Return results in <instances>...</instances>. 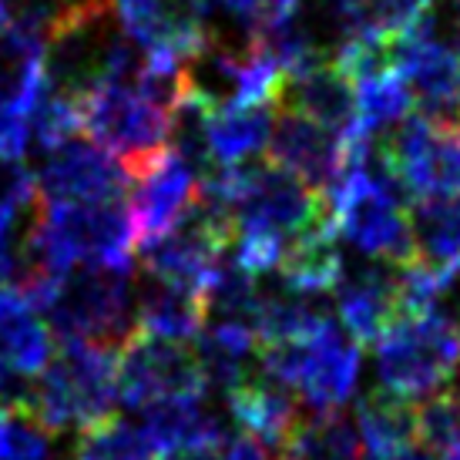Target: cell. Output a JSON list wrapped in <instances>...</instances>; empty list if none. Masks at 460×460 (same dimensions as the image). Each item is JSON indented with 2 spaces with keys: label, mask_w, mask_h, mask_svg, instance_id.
<instances>
[{
  "label": "cell",
  "mask_w": 460,
  "mask_h": 460,
  "mask_svg": "<svg viewBox=\"0 0 460 460\" xmlns=\"http://www.w3.org/2000/svg\"><path fill=\"white\" fill-rule=\"evenodd\" d=\"M118 346L61 343L58 357L31 386L27 410L48 434H88L115 417Z\"/></svg>",
  "instance_id": "6da1fadb"
},
{
  "label": "cell",
  "mask_w": 460,
  "mask_h": 460,
  "mask_svg": "<svg viewBox=\"0 0 460 460\" xmlns=\"http://www.w3.org/2000/svg\"><path fill=\"white\" fill-rule=\"evenodd\" d=\"M373 363L384 390L427 400L460 373V332L437 313L403 316L373 346Z\"/></svg>",
  "instance_id": "7a4b0ae2"
},
{
  "label": "cell",
  "mask_w": 460,
  "mask_h": 460,
  "mask_svg": "<svg viewBox=\"0 0 460 460\" xmlns=\"http://www.w3.org/2000/svg\"><path fill=\"white\" fill-rule=\"evenodd\" d=\"M138 296L131 289V272L111 269H77L65 279L51 306V330L61 343L125 346L138 332Z\"/></svg>",
  "instance_id": "3957f363"
},
{
  "label": "cell",
  "mask_w": 460,
  "mask_h": 460,
  "mask_svg": "<svg viewBox=\"0 0 460 460\" xmlns=\"http://www.w3.org/2000/svg\"><path fill=\"white\" fill-rule=\"evenodd\" d=\"M330 216L336 229L363 256L390 262L396 269L410 266L417 259L410 208L396 202L367 172V165L346 172L343 181L330 192Z\"/></svg>",
  "instance_id": "277c9868"
},
{
  "label": "cell",
  "mask_w": 460,
  "mask_h": 460,
  "mask_svg": "<svg viewBox=\"0 0 460 460\" xmlns=\"http://www.w3.org/2000/svg\"><path fill=\"white\" fill-rule=\"evenodd\" d=\"M118 165L128 175V208L135 216L138 245L148 249L172 235L189 218L199 199V175L168 145L128 158V162H118Z\"/></svg>",
  "instance_id": "5b68a950"
},
{
  "label": "cell",
  "mask_w": 460,
  "mask_h": 460,
  "mask_svg": "<svg viewBox=\"0 0 460 460\" xmlns=\"http://www.w3.org/2000/svg\"><path fill=\"white\" fill-rule=\"evenodd\" d=\"M77 102L84 115V135L98 148L115 155L118 162H128L168 145L172 115L148 102L138 88L94 84Z\"/></svg>",
  "instance_id": "8992f818"
},
{
  "label": "cell",
  "mask_w": 460,
  "mask_h": 460,
  "mask_svg": "<svg viewBox=\"0 0 460 460\" xmlns=\"http://www.w3.org/2000/svg\"><path fill=\"white\" fill-rule=\"evenodd\" d=\"M208 380L202 363L181 343H165L135 332L118 357V400L131 410H145L179 396H205Z\"/></svg>",
  "instance_id": "52a82bcc"
},
{
  "label": "cell",
  "mask_w": 460,
  "mask_h": 460,
  "mask_svg": "<svg viewBox=\"0 0 460 460\" xmlns=\"http://www.w3.org/2000/svg\"><path fill=\"white\" fill-rule=\"evenodd\" d=\"M330 208L323 205V195H316L306 181L282 172L272 162H249V181L235 205L239 229L269 232L293 243L299 232L316 226Z\"/></svg>",
  "instance_id": "ba28073f"
},
{
  "label": "cell",
  "mask_w": 460,
  "mask_h": 460,
  "mask_svg": "<svg viewBox=\"0 0 460 460\" xmlns=\"http://www.w3.org/2000/svg\"><path fill=\"white\" fill-rule=\"evenodd\" d=\"M434 34L437 13L400 38V75L427 121L460 128V54Z\"/></svg>",
  "instance_id": "9c48e42d"
},
{
  "label": "cell",
  "mask_w": 460,
  "mask_h": 460,
  "mask_svg": "<svg viewBox=\"0 0 460 460\" xmlns=\"http://www.w3.org/2000/svg\"><path fill=\"white\" fill-rule=\"evenodd\" d=\"M128 192V175L94 141H67L48 155L38 175V199L51 205L118 202Z\"/></svg>",
  "instance_id": "30bf717a"
},
{
  "label": "cell",
  "mask_w": 460,
  "mask_h": 460,
  "mask_svg": "<svg viewBox=\"0 0 460 460\" xmlns=\"http://www.w3.org/2000/svg\"><path fill=\"white\" fill-rule=\"evenodd\" d=\"M269 162L306 181L316 195H330L349 172L346 141L296 111H282L269 135Z\"/></svg>",
  "instance_id": "8fae6325"
},
{
  "label": "cell",
  "mask_w": 460,
  "mask_h": 460,
  "mask_svg": "<svg viewBox=\"0 0 460 460\" xmlns=\"http://www.w3.org/2000/svg\"><path fill=\"white\" fill-rule=\"evenodd\" d=\"M359 380V343L336 323L306 340V363L299 373V403L313 417H330L349 403Z\"/></svg>",
  "instance_id": "7c38bea8"
},
{
  "label": "cell",
  "mask_w": 460,
  "mask_h": 460,
  "mask_svg": "<svg viewBox=\"0 0 460 460\" xmlns=\"http://www.w3.org/2000/svg\"><path fill=\"white\" fill-rule=\"evenodd\" d=\"M336 289H340L336 309H340L343 330L359 346H376L390 332V326L403 316V309H400V269L390 262L373 259V262L353 266L349 276L343 272Z\"/></svg>",
  "instance_id": "4fadbf2b"
},
{
  "label": "cell",
  "mask_w": 460,
  "mask_h": 460,
  "mask_svg": "<svg viewBox=\"0 0 460 460\" xmlns=\"http://www.w3.org/2000/svg\"><path fill=\"white\" fill-rule=\"evenodd\" d=\"M279 104H286V111H296V115L323 125L343 141L359 135V104L353 81L332 61H320V65L306 67L303 75L286 77Z\"/></svg>",
  "instance_id": "5bb4252c"
},
{
  "label": "cell",
  "mask_w": 460,
  "mask_h": 460,
  "mask_svg": "<svg viewBox=\"0 0 460 460\" xmlns=\"http://www.w3.org/2000/svg\"><path fill=\"white\" fill-rule=\"evenodd\" d=\"M229 417L239 423L245 437H252L262 447L272 450V457L293 440V434L306 420L299 410V400L286 386L272 384L266 376H249L243 386L232 390Z\"/></svg>",
  "instance_id": "9a60e30c"
},
{
  "label": "cell",
  "mask_w": 460,
  "mask_h": 460,
  "mask_svg": "<svg viewBox=\"0 0 460 460\" xmlns=\"http://www.w3.org/2000/svg\"><path fill=\"white\" fill-rule=\"evenodd\" d=\"M54 357V330L40 323V313L17 286H0V363L21 380H38Z\"/></svg>",
  "instance_id": "2e32d148"
},
{
  "label": "cell",
  "mask_w": 460,
  "mask_h": 460,
  "mask_svg": "<svg viewBox=\"0 0 460 460\" xmlns=\"http://www.w3.org/2000/svg\"><path fill=\"white\" fill-rule=\"evenodd\" d=\"M205 296L175 282H165L158 276H148L138 289V332L141 336H155L165 343H185V340H199L205 330Z\"/></svg>",
  "instance_id": "e0dca14e"
},
{
  "label": "cell",
  "mask_w": 460,
  "mask_h": 460,
  "mask_svg": "<svg viewBox=\"0 0 460 460\" xmlns=\"http://www.w3.org/2000/svg\"><path fill=\"white\" fill-rule=\"evenodd\" d=\"M336 222L332 216H326L309 226L306 232H299L293 243L286 245V256L279 266V279L306 296H326L330 289L340 286L343 279V252L336 243Z\"/></svg>",
  "instance_id": "ac0fdd59"
},
{
  "label": "cell",
  "mask_w": 460,
  "mask_h": 460,
  "mask_svg": "<svg viewBox=\"0 0 460 460\" xmlns=\"http://www.w3.org/2000/svg\"><path fill=\"white\" fill-rule=\"evenodd\" d=\"M359 440L373 457H396L417 447V407L390 390H370L357 400Z\"/></svg>",
  "instance_id": "d6986e66"
},
{
  "label": "cell",
  "mask_w": 460,
  "mask_h": 460,
  "mask_svg": "<svg viewBox=\"0 0 460 460\" xmlns=\"http://www.w3.org/2000/svg\"><path fill=\"white\" fill-rule=\"evenodd\" d=\"M256 346H259V336L252 326L229 323V320H212V326L202 330L199 349H195L208 386H222L226 394H232L235 386H243L252 376L249 373L252 359H259Z\"/></svg>",
  "instance_id": "ffe728a7"
},
{
  "label": "cell",
  "mask_w": 460,
  "mask_h": 460,
  "mask_svg": "<svg viewBox=\"0 0 460 460\" xmlns=\"http://www.w3.org/2000/svg\"><path fill=\"white\" fill-rule=\"evenodd\" d=\"M272 111L276 104H259V108H212L208 111V148L216 165H243L245 158L269 148L272 135Z\"/></svg>",
  "instance_id": "44dd1931"
},
{
  "label": "cell",
  "mask_w": 460,
  "mask_h": 460,
  "mask_svg": "<svg viewBox=\"0 0 460 460\" xmlns=\"http://www.w3.org/2000/svg\"><path fill=\"white\" fill-rule=\"evenodd\" d=\"M417 256L460 266V199H417L410 208Z\"/></svg>",
  "instance_id": "7402d4cb"
},
{
  "label": "cell",
  "mask_w": 460,
  "mask_h": 460,
  "mask_svg": "<svg viewBox=\"0 0 460 460\" xmlns=\"http://www.w3.org/2000/svg\"><path fill=\"white\" fill-rule=\"evenodd\" d=\"M272 460H359V427L343 410L309 417Z\"/></svg>",
  "instance_id": "603a6c76"
},
{
  "label": "cell",
  "mask_w": 460,
  "mask_h": 460,
  "mask_svg": "<svg viewBox=\"0 0 460 460\" xmlns=\"http://www.w3.org/2000/svg\"><path fill=\"white\" fill-rule=\"evenodd\" d=\"M125 38H131L138 48L155 51L179 34L181 27H189L199 21L185 0H111Z\"/></svg>",
  "instance_id": "cb8c5ba5"
},
{
  "label": "cell",
  "mask_w": 460,
  "mask_h": 460,
  "mask_svg": "<svg viewBox=\"0 0 460 460\" xmlns=\"http://www.w3.org/2000/svg\"><path fill=\"white\" fill-rule=\"evenodd\" d=\"M357 104H359V135L367 138H380L384 131L400 125L413 108V91H410L407 77L394 71V75L373 77L363 81L357 88Z\"/></svg>",
  "instance_id": "d4e9b609"
},
{
  "label": "cell",
  "mask_w": 460,
  "mask_h": 460,
  "mask_svg": "<svg viewBox=\"0 0 460 460\" xmlns=\"http://www.w3.org/2000/svg\"><path fill=\"white\" fill-rule=\"evenodd\" d=\"M332 65L357 84L394 75V71H400V38L357 31V34L340 40V48L332 51Z\"/></svg>",
  "instance_id": "484cf974"
},
{
  "label": "cell",
  "mask_w": 460,
  "mask_h": 460,
  "mask_svg": "<svg viewBox=\"0 0 460 460\" xmlns=\"http://www.w3.org/2000/svg\"><path fill=\"white\" fill-rule=\"evenodd\" d=\"M434 13V0H363L357 11L346 13V38L357 31L403 38Z\"/></svg>",
  "instance_id": "4316f807"
},
{
  "label": "cell",
  "mask_w": 460,
  "mask_h": 460,
  "mask_svg": "<svg viewBox=\"0 0 460 460\" xmlns=\"http://www.w3.org/2000/svg\"><path fill=\"white\" fill-rule=\"evenodd\" d=\"M417 447H423L434 460L460 450V394L447 386L427 396L417 407Z\"/></svg>",
  "instance_id": "83f0119b"
},
{
  "label": "cell",
  "mask_w": 460,
  "mask_h": 460,
  "mask_svg": "<svg viewBox=\"0 0 460 460\" xmlns=\"http://www.w3.org/2000/svg\"><path fill=\"white\" fill-rule=\"evenodd\" d=\"M155 450L141 423H128L111 417L108 423L81 434L75 447V460H152Z\"/></svg>",
  "instance_id": "f1b7e54d"
},
{
  "label": "cell",
  "mask_w": 460,
  "mask_h": 460,
  "mask_svg": "<svg viewBox=\"0 0 460 460\" xmlns=\"http://www.w3.org/2000/svg\"><path fill=\"white\" fill-rule=\"evenodd\" d=\"M84 131V115H81V102L75 94L65 91H51L44 104L34 115V138L44 148V155L65 148L67 141H75V135Z\"/></svg>",
  "instance_id": "f546056e"
},
{
  "label": "cell",
  "mask_w": 460,
  "mask_h": 460,
  "mask_svg": "<svg viewBox=\"0 0 460 460\" xmlns=\"http://www.w3.org/2000/svg\"><path fill=\"white\" fill-rule=\"evenodd\" d=\"M51 434L27 407H7L0 423V460H48Z\"/></svg>",
  "instance_id": "4dcf8cb0"
},
{
  "label": "cell",
  "mask_w": 460,
  "mask_h": 460,
  "mask_svg": "<svg viewBox=\"0 0 460 460\" xmlns=\"http://www.w3.org/2000/svg\"><path fill=\"white\" fill-rule=\"evenodd\" d=\"M38 205V179L24 162H0V239H13L17 218Z\"/></svg>",
  "instance_id": "1f68e13d"
},
{
  "label": "cell",
  "mask_w": 460,
  "mask_h": 460,
  "mask_svg": "<svg viewBox=\"0 0 460 460\" xmlns=\"http://www.w3.org/2000/svg\"><path fill=\"white\" fill-rule=\"evenodd\" d=\"M31 118L17 115L13 108L0 104V162H24L31 145Z\"/></svg>",
  "instance_id": "d6a6232c"
},
{
  "label": "cell",
  "mask_w": 460,
  "mask_h": 460,
  "mask_svg": "<svg viewBox=\"0 0 460 460\" xmlns=\"http://www.w3.org/2000/svg\"><path fill=\"white\" fill-rule=\"evenodd\" d=\"M222 460H272L269 457V450L259 444V440H252V437H235L229 447H226V454H222Z\"/></svg>",
  "instance_id": "836d02e7"
},
{
  "label": "cell",
  "mask_w": 460,
  "mask_h": 460,
  "mask_svg": "<svg viewBox=\"0 0 460 460\" xmlns=\"http://www.w3.org/2000/svg\"><path fill=\"white\" fill-rule=\"evenodd\" d=\"M158 460H222L218 444H192V447H179L172 454H162Z\"/></svg>",
  "instance_id": "e575fe53"
},
{
  "label": "cell",
  "mask_w": 460,
  "mask_h": 460,
  "mask_svg": "<svg viewBox=\"0 0 460 460\" xmlns=\"http://www.w3.org/2000/svg\"><path fill=\"white\" fill-rule=\"evenodd\" d=\"M450 31H447V48L460 54V4H454V17H450Z\"/></svg>",
  "instance_id": "d590c367"
},
{
  "label": "cell",
  "mask_w": 460,
  "mask_h": 460,
  "mask_svg": "<svg viewBox=\"0 0 460 460\" xmlns=\"http://www.w3.org/2000/svg\"><path fill=\"white\" fill-rule=\"evenodd\" d=\"M367 460H427V457H417V454H396V457H367Z\"/></svg>",
  "instance_id": "8d00e7d4"
},
{
  "label": "cell",
  "mask_w": 460,
  "mask_h": 460,
  "mask_svg": "<svg viewBox=\"0 0 460 460\" xmlns=\"http://www.w3.org/2000/svg\"><path fill=\"white\" fill-rule=\"evenodd\" d=\"M440 460H460V450H454V454H447V457H440Z\"/></svg>",
  "instance_id": "74e56055"
},
{
  "label": "cell",
  "mask_w": 460,
  "mask_h": 460,
  "mask_svg": "<svg viewBox=\"0 0 460 460\" xmlns=\"http://www.w3.org/2000/svg\"><path fill=\"white\" fill-rule=\"evenodd\" d=\"M454 4H460V0H454Z\"/></svg>",
  "instance_id": "f35d334b"
},
{
  "label": "cell",
  "mask_w": 460,
  "mask_h": 460,
  "mask_svg": "<svg viewBox=\"0 0 460 460\" xmlns=\"http://www.w3.org/2000/svg\"><path fill=\"white\" fill-rule=\"evenodd\" d=\"M457 394H460V386H457Z\"/></svg>",
  "instance_id": "ab89813d"
}]
</instances>
